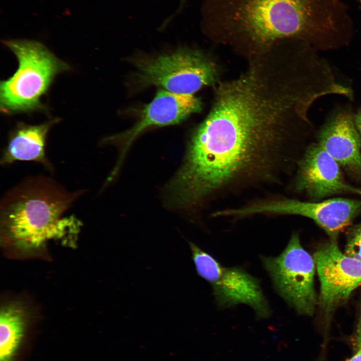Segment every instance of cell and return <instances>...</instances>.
I'll use <instances>...</instances> for the list:
<instances>
[{
  "mask_svg": "<svg viewBox=\"0 0 361 361\" xmlns=\"http://www.w3.org/2000/svg\"><path fill=\"white\" fill-rule=\"evenodd\" d=\"M16 302L2 308L0 315V361H10L19 346L24 331L26 312Z\"/></svg>",
  "mask_w": 361,
  "mask_h": 361,
  "instance_id": "5bb4252c",
  "label": "cell"
},
{
  "mask_svg": "<svg viewBox=\"0 0 361 361\" xmlns=\"http://www.w3.org/2000/svg\"><path fill=\"white\" fill-rule=\"evenodd\" d=\"M15 54L18 67L0 86L1 111L5 114L32 112L44 109L41 98L56 76L70 69L41 43L28 40L4 42Z\"/></svg>",
  "mask_w": 361,
  "mask_h": 361,
  "instance_id": "277c9868",
  "label": "cell"
},
{
  "mask_svg": "<svg viewBox=\"0 0 361 361\" xmlns=\"http://www.w3.org/2000/svg\"><path fill=\"white\" fill-rule=\"evenodd\" d=\"M188 242L196 271L211 285L218 306L227 308L244 304L259 318L270 316L269 304L257 278L241 268L223 266L197 245Z\"/></svg>",
  "mask_w": 361,
  "mask_h": 361,
  "instance_id": "ba28073f",
  "label": "cell"
},
{
  "mask_svg": "<svg viewBox=\"0 0 361 361\" xmlns=\"http://www.w3.org/2000/svg\"><path fill=\"white\" fill-rule=\"evenodd\" d=\"M313 257L320 283L318 304L328 327L334 311L361 285V261L341 252L330 239L318 246Z\"/></svg>",
  "mask_w": 361,
  "mask_h": 361,
  "instance_id": "9c48e42d",
  "label": "cell"
},
{
  "mask_svg": "<svg viewBox=\"0 0 361 361\" xmlns=\"http://www.w3.org/2000/svg\"><path fill=\"white\" fill-rule=\"evenodd\" d=\"M296 140L285 114L265 99L248 96L214 104L192 136L169 195L180 207H194L211 196L279 182Z\"/></svg>",
  "mask_w": 361,
  "mask_h": 361,
  "instance_id": "6da1fadb",
  "label": "cell"
},
{
  "mask_svg": "<svg viewBox=\"0 0 361 361\" xmlns=\"http://www.w3.org/2000/svg\"><path fill=\"white\" fill-rule=\"evenodd\" d=\"M261 262L280 296L300 315L311 316L318 304L314 286L315 262L293 233L277 257H261Z\"/></svg>",
  "mask_w": 361,
  "mask_h": 361,
  "instance_id": "8992f818",
  "label": "cell"
},
{
  "mask_svg": "<svg viewBox=\"0 0 361 361\" xmlns=\"http://www.w3.org/2000/svg\"><path fill=\"white\" fill-rule=\"evenodd\" d=\"M58 121L54 119L36 125L18 123L9 134L1 164L8 165L17 161H35L53 172V166L46 154V145L49 131Z\"/></svg>",
  "mask_w": 361,
  "mask_h": 361,
  "instance_id": "4fadbf2b",
  "label": "cell"
},
{
  "mask_svg": "<svg viewBox=\"0 0 361 361\" xmlns=\"http://www.w3.org/2000/svg\"><path fill=\"white\" fill-rule=\"evenodd\" d=\"M353 120L355 126L361 137V106L354 112Z\"/></svg>",
  "mask_w": 361,
  "mask_h": 361,
  "instance_id": "2e32d148",
  "label": "cell"
},
{
  "mask_svg": "<svg viewBox=\"0 0 361 361\" xmlns=\"http://www.w3.org/2000/svg\"><path fill=\"white\" fill-rule=\"evenodd\" d=\"M349 105L330 112L317 133V142L353 179L361 184V137Z\"/></svg>",
  "mask_w": 361,
  "mask_h": 361,
  "instance_id": "8fae6325",
  "label": "cell"
},
{
  "mask_svg": "<svg viewBox=\"0 0 361 361\" xmlns=\"http://www.w3.org/2000/svg\"><path fill=\"white\" fill-rule=\"evenodd\" d=\"M222 3L215 40L246 60L286 41H303L318 52L348 46L353 39V22L345 0Z\"/></svg>",
  "mask_w": 361,
  "mask_h": 361,
  "instance_id": "7a4b0ae2",
  "label": "cell"
},
{
  "mask_svg": "<svg viewBox=\"0 0 361 361\" xmlns=\"http://www.w3.org/2000/svg\"><path fill=\"white\" fill-rule=\"evenodd\" d=\"M344 253L361 261V222L347 230Z\"/></svg>",
  "mask_w": 361,
  "mask_h": 361,
  "instance_id": "9a60e30c",
  "label": "cell"
},
{
  "mask_svg": "<svg viewBox=\"0 0 361 361\" xmlns=\"http://www.w3.org/2000/svg\"><path fill=\"white\" fill-rule=\"evenodd\" d=\"M356 353L346 361H361V345Z\"/></svg>",
  "mask_w": 361,
  "mask_h": 361,
  "instance_id": "e0dca14e",
  "label": "cell"
},
{
  "mask_svg": "<svg viewBox=\"0 0 361 361\" xmlns=\"http://www.w3.org/2000/svg\"><path fill=\"white\" fill-rule=\"evenodd\" d=\"M136 66L139 84L155 85L175 93L194 94L219 81L217 64L198 50L179 49L141 60Z\"/></svg>",
  "mask_w": 361,
  "mask_h": 361,
  "instance_id": "5b68a950",
  "label": "cell"
},
{
  "mask_svg": "<svg viewBox=\"0 0 361 361\" xmlns=\"http://www.w3.org/2000/svg\"><path fill=\"white\" fill-rule=\"evenodd\" d=\"M200 99L194 94H178L159 89L153 99L142 110L137 122L127 131L105 138L103 143H121L124 152L136 137L151 126L178 123L202 109Z\"/></svg>",
  "mask_w": 361,
  "mask_h": 361,
  "instance_id": "7c38bea8",
  "label": "cell"
},
{
  "mask_svg": "<svg viewBox=\"0 0 361 361\" xmlns=\"http://www.w3.org/2000/svg\"><path fill=\"white\" fill-rule=\"evenodd\" d=\"M361 213V201L336 198L307 202L284 197H270L232 208L231 216L242 218L255 215H297L312 220L330 239L337 241L339 234Z\"/></svg>",
  "mask_w": 361,
  "mask_h": 361,
  "instance_id": "52a82bcc",
  "label": "cell"
},
{
  "mask_svg": "<svg viewBox=\"0 0 361 361\" xmlns=\"http://www.w3.org/2000/svg\"><path fill=\"white\" fill-rule=\"evenodd\" d=\"M85 193L84 190L69 191L47 176L24 178L1 200L3 241L20 251L30 253L51 240L77 234L80 221L63 215Z\"/></svg>",
  "mask_w": 361,
  "mask_h": 361,
  "instance_id": "3957f363",
  "label": "cell"
},
{
  "mask_svg": "<svg viewBox=\"0 0 361 361\" xmlns=\"http://www.w3.org/2000/svg\"><path fill=\"white\" fill-rule=\"evenodd\" d=\"M294 189L310 199L339 194L361 196V188L345 179L337 162L317 143H311L297 162Z\"/></svg>",
  "mask_w": 361,
  "mask_h": 361,
  "instance_id": "30bf717a",
  "label": "cell"
}]
</instances>
